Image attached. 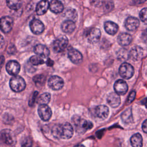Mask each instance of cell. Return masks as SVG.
Instances as JSON below:
<instances>
[{
    "mask_svg": "<svg viewBox=\"0 0 147 147\" xmlns=\"http://www.w3.org/2000/svg\"><path fill=\"white\" fill-rule=\"evenodd\" d=\"M74 129L71 125L68 122L55 126L52 129L53 135L58 138L68 140L72 137Z\"/></svg>",
    "mask_w": 147,
    "mask_h": 147,
    "instance_id": "obj_1",
    "label": "cell"
},
{
    "mask_svg": "<svg viewBox=\"0 0 147 147\" xmlns=\"http://www.w3.org/2000/svg\"><path fill=\"white\" fill-rule=\"evenodd\" d=\"M72 121L75 126L76 131L79 134L84 133L87 130L91 129L93 126L91 122L87 121L77 115L73 117Z\"/></svg>",
    "mask_w": 147,
    "mask_h": 147,
    "instance_id": "obj_2",
    "label": "cell"
},
{
    "mask_svg": "<svg viewBox=\"0 0 147 147\" xmlns=\"http://www.w3.org/2000/svg\"><path fill=\"white\" fill-rule=\"evenodd\" d=\"M9 85L10 88L16 92L23 91L26 87V83L24 79L22 77L17 75L10 79Z\"/></svg>",
    "mask_w": 147,
    "mask_h": 147,
    "instance_id": "obj_3",
    "label": "cell"
},
{
    "mask_svg": "<svg viewBox=\"0 0 147 147\" xmlns=\"http://www.w3.org/2000/svg\"><path fill=\"white\" fill-rule=\"evenodd\" d=\"M134 73L133 67L127 63H122L119 68V74L124 79H129L131 78Z\"/></svg>",
    "mask_w": 147,
    "mask_h": 147,
    "instance_id": "obj_4",
    "label": "cell"
},
{
    "mask_svg": "<svg viewBox=\"0 0 147 147\" xmlns=\"http://www.w3.org/2000/svg\"><path fill=\"white\" fill-rule=\"evenodd\" d=\"M0 142L8 145H12L14 144V136L10 130L5 129L0 132Z\"/></svg>",
    "mask_w": 147,
    "mask_h": 147,
    "instance_id": "obj_5",
    "label": "cell"
},
{
    "mask_svg": "<svg viewBox=\"0 0 147 147\" xmlns=\"http://www.w3.org/2000/svg\"><path fill=\"white\" fill-rule=\"evenodd\" d=\"M68 44V38L65 36H61L53 42V49L55 52H61L66 48Z\"/></svg>",
    "mask_w": 147,
    "mask_h": 147,
    "instance_id": "obj_6",
    "label": "cell"
},
{
    "mask_svg": "<svg viewBox=\"0 0 147 147\" xmlns=\"http://www.w3.org/2000/svg\"><path fill=\"white\" fill-rule=\"evenodd\" d=\"M13 26V20L9 16H4L0 19V29L5 33L11 31Z\"/></svg>",
    "mask_w": 147,
    "mask_h": 147,
    "instance_id": "obj_7",
    "label": "cell"
},
{
    "mask_svg": "<svg viewBox=\"0 0 147 147\" xmlns=\"http://www.w3.org/2000/svg\"><path fill=\"white\" fill-rule=\"evenodd\" d=\"M48 84L53 90H59L63 87L64 81L60 76L54 75L49 78L48 81Z\"/></svg>",
    "mask_w": 147,
    "mask_h": 147,
    "instance_id": "obj_8",
    "label": "cell"
},
{
    "mask_svg": "<svg viewBox=\"0 0 147 147\" xmlns=\"http://www.w3.org/2000/svg\"><path fill=\"white\" fill-rule=\"evenodd\" d=\"M38 114L42 120L47 121L52 116V110L47 105H40L38 107Z\"/></svg>",
    "mask_w": 147,
    "mask_h": 147,
    "instance_id": "obj_9",
    "label": "cell"
},
{
    "mask_svg": "<svg viewBox=\"0 0 147 147\" xmlns=\"http://www.w3.org/2000/svg\"><path fill=\"white\" fill-rule=\"evenodd\" d=\"M30 29L34 34H40L42 33L44 30V25L43 23L37 19L32 20L29 24Z\"/></svg>",
    "mask_w": 147,
    "mask_h": 147,
    "instance_id": "obj_10",
    "label": "cell"
},
{
    "mask_svg": "<svg viewBox=\"0 0 147 147\" xmlns=\"http://www.w3.org/2000/svg\"><path fill=\"white\" fill-rule=\"evenodd\" d=\"M68 56L69 60L76 64L80 63L83 60V56L81 53L73 48H70L68 49Z\"/></svg>",
    "mask_w": 147,
    "mask_h": 147,
    "instance_id": "obj_11",
    "label": "cell"
},
{
    "mask_svg": "<svg viewBox=\"0 0 147 147\" xmlns=\"http://www.w3.org/2000/svg\"><path fill=\"white\" fill-rule=\"evenodd\" d=\"M7 73L13 76H16L20 71V65L17 61L10 60L6 65Z\"/></svg>",
    "mask_w": 147,
    "mask_h": 147,
    "instance_id": "obj_12",
    "label": "cell"
},
{
    "mask_svg": "<svg viewBox=\"0 0 147 147\" xmlns=\"http://www.w3.org/2000/svg\"><path fill=\"white\" fill-rule=\"evenodd\" d=\"M114 88L115 92L118 95H124L127 91L128 86L125 80L119 79L115 82Z\"/></svg>",
    "mask_w": 147,
    "mask_h": 147,
    "instance_id": "obj_13",
    "label": "cell"
},
{
    "mask_svg": "<svg viewBox=\"0 0 147 147\" xmlns=\"http://www.w3.org/2000/svg\"><path fill=\"white\" fill-rule=\"evenodd\" d=\"M109 108L105 105H99L95 107L94 114L100 119H106L109 115Z\"/></svg>",
    "mask_w": 147,
    "mask_h": 147,
    "instance_id": "obj_14",
    "label": "cell"
},
{
    "mask_svg": "<svg viewBox=\"0 0 147 147\" xmlns=\"http://www.w3.org/2000/svg\"><path fill=\"white\" fill-rule=\"evenodd\" d=\"M140 25L139 20L134 17L127 18L125 22V26L129 31L136 30Z\"/></svg>",
    "mask_w": 147,
    "mask_h": 147,
    "instance_id": "obj_15",
    "label": "cell"
},
{
    "mask_svg": "<svg viewBox=\"0 0 147 147\" xmlns=\"http://www.w3.org/2000/svg\"><path fill=\"white\" fill-rule=\"evenodd\" d=\"M101 33L99 29L98 28H92L90 29L87 34V38L90 42L96 43L97 42L100 37Z\"/></svg>",
    "mask_w": 147,
    "mask_h": 147,
    "instance_id": "obj_16",
    "label": "cell"
},
{
    "mask_svg": "<svg viewBox=\"0 0 147 147\" xmlns=\"http://www.w3.org/2000/svg\"><path fill=\"white\" fill-rule=\"evenodd\" d=\"M144 54L142 48L139 46L133 47L129 52V57L133 60H140Z\"/></svg>",
    "mask_w": 147,
    "mask_h": 147,
    "instance_id": "obj_17",
    "label": "cell"
},
{
    "mask_svg": "<svg viewBox=\"0 0 147 147\" xmlns=\"http://www.w3.org/2000/svg\"><path fill=\"white\" fill-rule=\"evenodd\" d=\"M107 102L111 107L115 108L120 105L121 98L119 95L116 92H111L108 95Z\"/></svg>",
    "mask_w": 147,
    "mask_h": 147,
    "instance_id": "obj_18",
    "label": "cell"
},
{
    "mask_svg": "<svg viewBox=\"0 0 147 147\" xmlns=\"http://www.w3.org/2000/svg\"><path fill=\"white\" fill-rule=\"evenodd\" d=\"M34 52L37 55L42 58H47L49 55L48 48L42 44L36 45L34 48Z\"/></svg>",
    "mask_w": 147,
    "mask_h": 147,
    "instance_id": "obj_19",
    "label": "cell"
},
{
    "mask_svg": "<svg viewBox=\"0 0 147 147\" xmlns=\"http://www.w3.org/2000/svg\"><path fill=\"white\" fill-rule=\"evenodd\" d=\"M49 7V3L48 0H41L40 1L36 8V13L38 16L44 14L48 10Z\"/></svg>",
    "mask_w": 147,
    "mask_h": 147,
    "instance_id": "obj_20",
    "label": "cell"
},
{
    "mask_svg": "<svg viewBox=\"0 0 147 147\" xmlns=\"http://www.w3.org/2000/svg\"><path fill=\"white\" fill-rule=\"evenodd\" d=\"M51 11L57 14L63 11L64 9L63 3L59 0H52L49 3V7Z\"/></svg>",
    "mask_w": 147,
    "mask_h": 147,
    "instance_id": "obj_21",
    "label": "cell"
},
{
    "mask_svg": "<svg viewBox=\"0 0 147 147\" xmlns=\"http://www.w3.org/2000/svg\"><path fill=\"white\" fill-rule=\"evenodd\" d=\"M105 31L110 35H114L118 30V26L112 21H106L104 24Z\"/></svg>",
    "mask_w": 147,
    "mask_h": 147,
    "instance_id": "obj_22",
    "label": "cell"
},
{
    "mask_svg": "<svg viewBox=\"0 0 147 147\" xmlns=\"http://www.w3.org/2000/svg\"><path fill=\"white\" fill-rule=\"evenodd\" d=\"M76 25L74 21L71 20H65L61 24V30L66 33H72L75 29Z\"/></svg>",
    "mask_w": 147,
    "mask_h": 147,
    "instance_id": "obj_23",
    "label": "cell"
},
{
    "mask_svg": "<svg viewBox=\"0 0 147 147\" xmlns=\"http://www.w3.org/2000/svg\"><path fill=\"white\" fill-rule=\"evenodd\" d=\"M131 39V36L129 34L123 33L118 36L117 41L119 45L122 46H127L130 44Z\"/></svg>",
    "mask_w": 147,
    "mask_h": 147,
    "instance_id": "obj_24",
    "label": "cell"
},
{
    "mask_svg": "<svg viewBox=\"0 0 147 147\" xmlns=\"http://www.w3.org/2000/svg\"><path fill=\"white\" fill-rule=\"evenodd\" d=\"M130 142L132 147H142V137L140 133L134 134L130 138Z\"/></svg>",
    "mask_w": 147,
    "mask_h": 147,
    "instance_id": "obj_25",
    "label": "cell"
},
{
    "mask_svg": "<svg viewBox=\"0 0 147 147\" xmlns=\"http://www.w3.org/2000/svg\"><path fill=\"white\" fill-rule=\"evenodd\" d=\"M64 16L68 20L72 21L74 22L76 21L78 18V13L76 10L72 8L67 9L64 13Z\"/></svg>",
    "mask_w": 147,
    "mask_h": 147,
    "instance_id": "obj_26",
    "label": "cell"
},
{
    "mask_svg": "<svg viewBox=\"0 0 147 147\" xmlns=\"http://www.w3.org/2000/svg\"><path fill=\"white\" fill-rule=\"evenodd\" d=\"M7 6L11 10H18L22 5V0H6Z\"/></svg>",
    "mask_w": 147,
    "mask_h": 147,
    "instance_id": "obj_27",
    "label": "cell"
},
{
    "mask_svg": "<svg viewBox=\"0 0 147 147\" xmlns=\"http://www.w3.org/2000/svg\"><path fill=\"white\" fill-rule=\"evenodd\" d=\"M51 100V94L48 92H45L41 94L37 99V103L40 105H47Z\"/></svg>",
    "mask_w": 147,
    "mask_h": 147,
    "instance_id": "obj_28",
    "label": "cell"
},
{
    "mask_svg": "<svg viewBox=\"0 0 147 147\" xmlns=\"http://www.w3.org/2000/svg\"><path fill=\"white\" fill-rule=\"evenodd\" d=\"M122 119L126 123H130L133 122V117L131 110L130 109H128L125 110L121 115Z\"/></svg>",
    "mask_w": 147,
    "mask_h": 147,
    "instance_id": "obj_29",
    "label": "cell"
},
{
    "mask_svg": "<svg viewBox=\"0 0 147 147\" xmlns=\"http://www.w3.org/2000/svg\"><path fill=\"white\" fill-rule=\"evenodd\" d=\"M29 61H30V63L34 65H38L42 64L44 63V60L43 58H42L41 57H40L38 55H35V56H32L30 58Z\"/></svg>",
    "mask_w": 147,
    "mask_h": 147,
    "instance_id": "obj_30",
    "label": "cell"
},
{
    "mask_svg": "<svg viewBox=\"0 0 147 147\" xmlns=\"http://www.w3.org/2000/svg\"><path fill=\"white\" fill-rule=\"evenodd\" d=\"M140 18L142 22L147 24V7L142 9L140 12Z\"/></svg>",
    "mask_w": 147,
    "mask_h": 147,
    "instance_id": "obj_31",
    "label": "cell"
},
{
    "mask_svg": "<svg viewBox=\"0 0 147 147\" xmlns=\"http://www.w3.org/2000/svg\"><path fill=\"white\" fill-rule=\"evenodd\" d=\"M45 80V77L43 75H36L33 78V81L36 83V84H39V83H42V82H44Z\"/></svg>",
    "mask_w": 147,
    "mask_h": 147,
    "instance_id": "obj_32",
    "label": "cell"
},
{
    "mask_svg": "<svg viewBox=\"0 0 147 147\" xmlns=\"http://www.w3.org/2000/svg\"><path fill=\"white\" fill-rule=\"evenodd\" d=\"M135 96H136V91L133 90V91H132L130 93V94H129V96H128V98H127V103H131V102L134 100V98H135Z\"/></svg>",
    "mask_w": 147,
    "mask_h": 147,
    "instance_id": "obj_33",
    "label": "cell"
},
{
    "mask_svg": "<svg viewBox=\"0 0 147 147\" xmlns=\"http://www.w3.org/2000/svg\"><path fill=\"white\" fill-rule=\"evenodd\" d=\"M113 8V3L111 2H107L105 3V9L107 11H109Z\"/></svg>",
    "mask_w": 147,
    "mask_h": 147,
    "instance_id": "obj_34",
    "label": "cell"
},
{
    "mask_svg": "<svg viewBox=\"0 0 147 147\" xmlns=\"http://www.w3.org/2000/svg\"><path fill=\"white\" fill-rule=\"evenodd\" d=\"M21 147H32V142L30 139H26L22 143Z\"/></svg>",
    "mask_w": 147,
    "mask_h": 147,
    "instance_id": "obj_35",
    "label": "cell"
},
{
    "mask_svg": "<svg viewBox=\"0 0 147 147\" xmlns=\"http://www.w3.org/2000/svg\"><path fill=\"white\" fill-rule=\"evenodd\" d=\"M38 93V92L37 91H35V92H34V94H33L32 98V99H31L30 101L29 102V105H30V106H32V105H33V104L34 103V102H35V100H36V99L37 98V96Z\"/></svg>",
    "mask_w": 147,
    "mask_h": 147,
    "instance_id": "obj_36",
    "label": "cell"
},
{
    "mask_svg": "<svg viewBox=\"0 0 147 147\" xmlns=\"http://www.w3.org/2000/svg\"><path fill=\"white\" fill-rule=\"evenodd\" d=\"M141 38L145 42L147 43V29L145 30L143 32V33H142V35H141Z\"/></svg>",
    "mask_w": 147,
    "mask_h": 147,
    "instance_id": "obj_37",
    "label": "cell"
},
{
    "mask_svg": "<svg viewBox=\"0 0 147 147\" xmlns=\"http://www.w3.org/2000/svg\"><path fill=\"white\" fill-rule=\"evenodd\" d=\"M142 130L147 133V119H146L142 123Z\"/></svg>",
    "mask_w": 147,
    "mask_h": 147,
    "instance_id": "obj_38",
    "label": "cell"
},
{
    "mask_svg": "<svg viewBox=\"0 0 147 147\" xmlns=\"http://www.w3.org/2000/svg\"><path fill=\"white\" fill-rule=\"evenodd\" d=\"M4 62H5V57L3 56H0V73H1V69L4 64Z\"/></svg>",
    "mask_w": 147,
    "mask_h": 147,
    "instance_id": "obj_39",
    "label": "cell"
},
{
    "mask_svg": "<svg viewBox=\"0 0 147 147\" xmlns=\"http://www.w3.org/2000/svg\"><path fill=\"white\" fill-rule=\"evenodd\" d=\"M146 0H133V2L135 4H140L145 2Z\"/></svg>",
    "mask_w": 147,
    "mask_h": 147,
    "instance_id": "obj_40",
    "label": "cell"
},
{
    "mask_svg": "<svg viewBox=\"0 0 147 147\" xmlns=\"http://www.w3.org/2000/svg\"><path fill=\"white\" fill-rule=\"evenodd\" d=\"M4 44V39L2 36L0 34V48Z\"/></svg>",
    "mask_w": 147,
    "mask_h": 147,
    "instance_id": "obj_41",
    "label": "cell"
},
{
    "mask_svg": "<svg viewBox=\"0 0 147 147\" xmlns=\"http://www.w3.org/2000/svg\"><path fill=\"white\" fill-rule=\"evenodd\" d=\"M75 147H85V146L84 145H76Z\"/></svg>",
    "mask_w": 147,
    "mask_h": 147,
    "instance_id": "obj_42",
    "label": "cell"
}]
</instances>
